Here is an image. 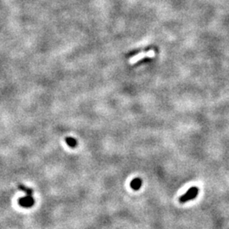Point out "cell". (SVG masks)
Segmentation results:
<instances>
[{
	"label": "cell",
	"mask_w": 229,
	"mask_h": 229,
	"mask_svg": "<svg viewBox=\"0 0 229 229\" xmlns=\"http://www.w3.org/2000/svg\"><path fill=\"white\" fill-rule=\"evenodd\" d=\"M198 194H199V188H196V187H193V188H189L183 195L181 196L179 201L181 203H186L189 200L194 199L195 197L198 196Z\"/></svg>",
	"instance_id": "1"
},
{
	"label": "cell",
	"mask_w": 229,
	"mask_h": 229,
	"mask_svg": "<svg viewBox=\"0 0 229 229\" xmlns=\"http://www.w3.org/2000/svg\"><path fill=\"white\" fill-rule=\"evenodd\" d=\"M18 203H19L20 206L23 207V208H26V209L31 208L35 204V199L32 197V194H26V196L20 198Z\"/></svg>",
	"instance_id": "2"
},
{
	"label": "cell",
	"mask_w": 229,
	"mask_h": 229,
	"mask_svg": "<svg viewBox=\"0 0 229 229\" xmlns=\"http://www.w3.org/2000/svg\"><path fill=\"white\" fill-rule=\"evenodd\" d=\"M154 56V52L153 50H150V51H148V52H143V53H140L139 54H137L135 56H133L132 58L130 59L129 60V63L131 65L132 64H135L136 62H138L139 60H142L143 58H153Z\"/></svg>",
	"instance_id": "3"
},
{
	"label": "cell",
	"mask_w": 229,
	"mask_h": 229,
	"mask_svg": "<svg viewBox=\"0 0 229 229\" xmlns=\"http://www.w3.org/2000/svg\"><path fill=\"white\" fill-rule=\"evenodd\" d=\"M131 188L134 190H139V188H141L142 186V180L139 178V177H137V178H134L133 180L131 182Z\"/></svg>",
	"instance_id": "4"
},
{
	"label": "cell",
	"mask_w": 229,
	"mask_h": 229,
	"mask_svg": "<svg viewBox=\"0 0 229 229\" xmlns=\"http://www.w3.org/2000/svg\"><path fill=\"white\" fill-rule=\"evenodd\" d=\"M65 142L67 143L69 146L71 147V148H75L77 145V142H76V140L75 139H73L72 137H67V138H65Z\"/></svg>",
	"instance_id": "5"
},
{
	"label": "cell",
	"mask_w": 229,
	"mask_h": 229,
	"mask_svg": "<svg viewBox=\"0 0 229 229\" xmlns=\"http://www.w3.org/2000/svg\"><path fill=\"white\" fill-rule=\"evenodd\" d=\"M19 188L20 190H22L26 193V194H33V191H32V189H31L30 188H26L25 187L24 185L22 184H20L19 185Z\"/></svg>",
	"instance_id": "6"
}]
</instances>
